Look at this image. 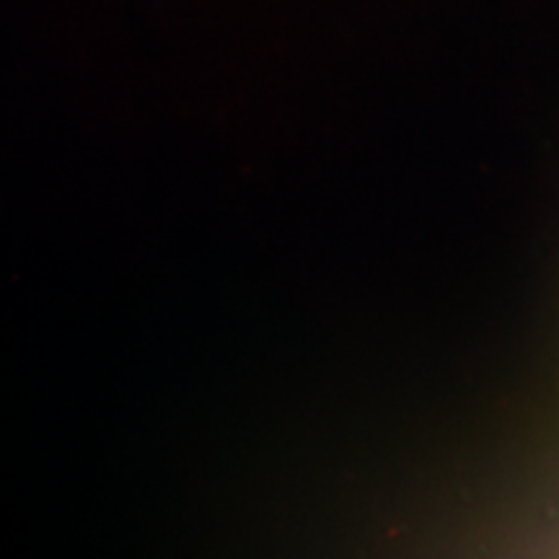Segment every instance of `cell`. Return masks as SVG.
Here are the masks:
<instances>
[]
</instances>
